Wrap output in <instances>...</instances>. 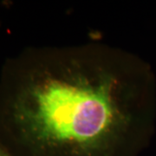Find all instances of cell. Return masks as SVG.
I'll return each instance as SVG.
<instances>
[{
	"label": "cell",
	"instance_id": "obj_2",
	"mask_svg": "<svg viewBox=\"0 0 156 156\" xmlns=\"http://www.w3.org/2000/svg\"><path fill=\"white\" fill-rule=\"evenodd\" d=\"M0 156H12V155H11V154H10L8 151L5 150L2 146H0Z\"/></svg>",
	"mask_w": 156,
	"mask_h": 156
},
{
	"label": "cell",
	"instance_id": "obj_1",
	"mask_svg": "<svg viewBox=\"0 0 156 156\" xmlns=\"http://www.w3.org/2000/svg\"><path fill=\"white\" fill-rule=\"evenodd\" d=\"M155 125V74L122 48L30 47L1 69L0 146L12 156H140Z\"/></svg>",
	"mask_w": 156,
	"mask_h": 156
}]
</instances>
